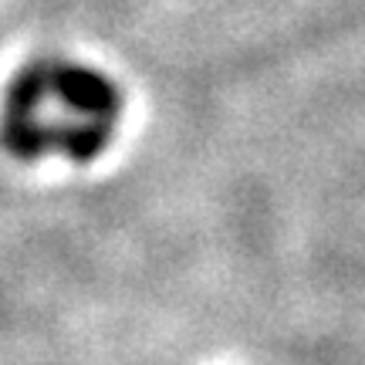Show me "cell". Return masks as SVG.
<instances>
[{"label": "cell", "mask_w": 365, "mask_h": 365, "mask_svg": "<svg viewBox=\"0 0 365 365\" xmlns=\"http://www.w3.org/2000/svg\"><path fill=\"white\" fill-rule=\"evenodd\" d=\"M44 91L75 125H115L122 112V91L108 75L71 61H41Z\"/></svg>", "instance_id": "1"}]
</instances>
